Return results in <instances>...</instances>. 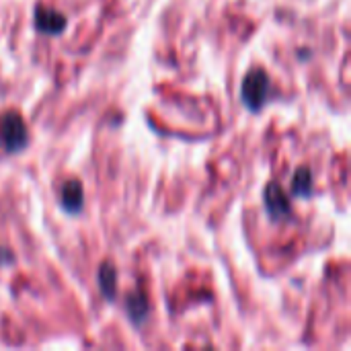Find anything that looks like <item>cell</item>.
Masks as SVG:
<instances>
[{"label":"cell","mask_w":351,"mask_h":351,"mask_svg":"<svg viewBox=\"0 0 351 351\" xmlns=\"http://www.w3.org/2000/svg\"><path fill=\"white\" fill-rule=\"evenodd\" d=\"M29 146V130L16 111L0 113V148L6 154L23 152Z\"/></svg>","instance_id":"cell-1"},{"label":"cell","mask_w":351,"mask_h":351,"mask_svg":"<svg viewBox=\"0 0 351 351\" xmlns=\"http://www.w3.org/2000/svg\"><path fill=\"white\" fill-rule=\"evenodd\" d=\"M269 90H271V80H269L267 72L261 70V68H255L243 80L241 99H243V103H245V107L249 111L257 113V111H261L267 105Z\"/></svg>","instance_id":"cell-2"},{"label":"cell","mask_w":351,"mask_h":351,"mask_svg":"<svg viewBox=\"0 0 351 351\" xmlns=\"http://www.w3.org/2000/svg\"><path fill=\"white\" fill-rule=\"evenodd\" d=\"M263 206H265V214L271 222L286 220L292 214L290 199L286 197L284 189L278 183H267V187L263 191Z\"/></svg>","instance_id":"cell-3"},{"label":"cell","mask_w":351,"mask_h":351,"mask_svg":"<svg viewBox=\"0 0 351 351\" xmlns=\"http://www.w3.org/2000/svg\"><path fill=\"white\" fill-rule=\"evenodd\" d=\"M68 27V19L53 8L37 6L35 8V29L43 35H62Z\"/></svg>","instance_id":"cell-4"},{"label":"cell","mask_w":351,"mask_h":351,"mask_svg":"<svg viewBox=\"0 0 351 351\" xmlns=\"http://www.w3.org/2000/svg\"><path fill=\"white\" fill-rule=\"evenodd\" d=\"M60 208L70 216H76V214L82 212V208H84V189H82V183L78 179H68L62 185Z\"/></svg>","instance_id":"cell-5"},{"label":"cell","mask_w":351,"mask_h":351,"mask_svg":"<svg viewBox=\"0 0 351 351\" xmlns=\"http://www.w3.org/2000/svg\"><path fill=\"white\" fill-rule=\"evenodd\" d=\"M99 288L107 302H115L117 298V269L111 261H103L99 267Z\"/></svg>","instance_id":"cell-6"},{"label":"cell","mask_w":351,"mask_h":351,"mask_svg":"<svg viewBox=\"0 0 351 351\" xmlns=\"http://www.w3.org/2000/svg\"><path fill=\"white\" fill-rule=\"evenodd\" d=\"M125 311H128V317L132 321L134 327H142L148 319V313H150V306L144 298L142 292H132L128 298H125Z\"/></svg>","instance_id":"cell-7"},{"label":"cell","mask_w":351,"mask_h":351,"mask_svg":"<svg viewBox=\"0 0 351 351\" xmlns=\"http://www.w3.org/2000/svg\"><path fill=\"white\" fill-rule=\"evenodd\" d=\"M292 193L300 199H308L315 193V179L308 167H300L292 179Z\"/></svg>","instance_id":"cell-8"}]
</instances>
